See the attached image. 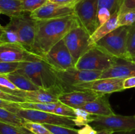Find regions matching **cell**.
<instances>
[{
  "label": "cell",
  "mask_w": 135,
  "mask_h": 134,
  "mask_svg": "<svg viewBox=\"0 0 135 134\" xmlns=\"http://www.w3.org/2000/svg\"><path fill=\"white\" fill-rule=\"evenodd\" d=\"M21 63H5L0 62V75H7L18 69Z\"/></svg>",
  "instance_id": "33"
},
{
  "label": "cell",
  "mask_w": 135,
  "mask_h": 134,
  "mask_svg": "<svg viewBox=\"0 0 135 134\" xmlns=\"http://www.w3.org/2000/svg\"><path fill=\"white\" fill-rule=\"evenodd\" d=\"M63 39L71 53L75 64L82 55L92 45L90 42V35L80 25L73 28Z\"/></svg>",
  "instance_id": "8"
},
{
  "label": "cell",
  "mask_w": 135,
  "mask_h": 134,
  "mask_svg": "<svg viewBox=\"0 0 135 134\" xmlns=\"http://www.w3.org/2000/svg\"><path fill=\"white\" fill-rule=\"evenodd\" d=\"M0 13L11 18L25 13L21 0H0Z\"/></svg>",
  "instance_id": "21"
},
{
  "label": "cell",
  "mask_w": 135,
  "mask_h": 134,
  "mask_svg": "<svg viewBox=\"0 0 135 134\" xmlns=\"http://www.w3.org/2000/svg\"><path fill=\"white\" fill-rule=\"evenodd\" d=\"M121 0H98V9L101 8H106L112 14L116 12H119Z\"/></svg>",
  "instance_id": "28"
},
{
  "label": "cell",
  "mask_w": 135,
  "mask_h": 134,
  "mask_svg": "<svg viewBox=\"0 0 135 134\" xmlns=\"http://www.w3.org/2000/svg\"><path fill=\"white\" fill-rule=\"evenodd\" d=\"M1 43H20L19 37L17 28L14 22L12 20L9 21V23L4 26L3 33L1 39Z\"/></svg>",
  "instance_id": "22"
},
{
  "label": "cell",
  "mask_w": 135,
  "mask_h": 134,
  "mask_svg": "<svg viewBox=\"0 0 135 134\" xmlns=\"http://www.w3.org/2000/svg\"><path fill=\"white\" fill-rule=\"evenodd\" d=\"M74 14V7L47 1L35 11L30 13L36 20H43L60 18Z\"/></svg>",
  "instance_id": "14"
},
{
  "label": "cell",
  "mask_w": 135,
  "mask_h": 134,
  "mask_svg": "<svg viewBox=\"0 0 135 134\" xmlns=\"http://www.w3.org/2000/svg\"><path fill=\"white\" fill-rule=\"evenodd\" d=\"M60 91L55 89H39L35 91H25L24 98L30 102L53 103L59 102L58 96L61 93Z\"/></svg>",
  "instance_id": "18"
},
{
  "label": "cell",
  "mask_w": 135,
  "mask_h": 134,
  "mask_svg": "<svg viewBox=\"0 0 135 134\" xmlns=\"http://www.w3.org/2000/svg\"><path fill=\"white\" fill-rule=\"evenodd\" d=\"M0 122L16 127H22L26 121L18 116L17 114L0 107Z\"/></svg>",
  "instance_id": "23"
},
{
  "label": "cell",
  "mask_w": 135,
  "mask_h": 134,
  "mask_svg": "<svg viewBox=\"0 0 135 134\" xmlns=\"http://www.w3.org/2000/svg\"><path fill=\"white\" fill-rule=\"evenodd\" d=\"M14 22L19 37L20 43L30 51L36 33V20L30 14L25 13L10 18Z\"/></svg>",
  "instance_id": "12"
},
{
  "label": "cell",
  "mask_w": 135,
  "mask_h": 134,
  "mask_svg": "<svg viewBox=\"0 0 135 134\" xmlns=\"http://www.w3.org/2000/svg\"><path fill=\"white\" fill-rule=\"evenodd\" d=\"M25 13H32L43 6L48 0H21Z\"/></svg>",
  "instance_id": "27"
},
{
  "label": "cell",
  "mask_w": 135,
  "mask_h": 134,
  "mask_svg": "<svg viewBox=\"0 0 135 134\" xmlns=\"http://www.w3.org/2000/svg\"><path fill=\"white\" fill-rule=\"evenodd\" d=\"M3 30H4V26L0 25V43H1V36H2L3 33Z\"/></svg>",
  "instance_id": "46"
},
{
  "label": "cell",
  "mask_w": 135,
  "mask_h": 134,
  "mask_svg": "<svg viewBox=\"0 0 135 134\" xmlns=\"http://www.w3.org/2000/svg\"><path fill=\"white\" fill-rule=\"evenodd\" d=\"M130 26H119L94 43L116 58L128 59L127 43Z\"/></svg>",
  "instance_id": "4"
},
{
  "label": "cell",
  "mask_w": 135,
  "mask_h": 134,
  "mask_svg": "<svg viewBox=\"0 0 135 134\" xmlns=\"http://www.w3.org/2000/svg\"><path fill=\"white\" fill-rule=\"evenodd\" d=\"M20 103L21 102H11V101H8L0 99V107L3 108V109L11 112L15 113V114H16L19 109H22Z\"/></svg>",
  "instance_id": "35"
},
{
  "label": "cell",
  "mask_w": 135,
  "mask_h": 134,
  "mask_svg": "<svg viewBox=\"0 0 135 134\" xmlns=\"http://www.w3.org/2000/svg\"><path fill=\"white\" fill-rule=\"evenodd\" d=\"M79 109L94 116H109L115 114L109 103V95H101Z\"/></svg>",
  "instance_id": "17"
},
{
  "label": "cell",
  "mask_w": 135,
  "mask_h": 134,
  "mask_svg": "<svg viewBox=\"0 0 135 134\" xmlns=\"http://www.w3.org/2000/svg\"><path fill=\"white\" fill-rule=\"evenodd\" d=\"M50 2L54 3L59 4L62 5H66V6H70L74 7L78 2L80 0H48Z\"/></svg>",
  "instance_id": "40"
},
{
  "label": "cell",
  "mask_w": 135,
  "mask_h": 134,
  "mask_svg": "<svg viewBox=\"0 0 135 134\" xmlns=\"http://www.w3.org/2000/svg\"><path fill=\"white\" fill-rule=\"evenodd\" d=\"M23 127L34 134H54L41 123L26 121L23 124Z\"/></svg>",
  "instance_id": "30"
},
{
  "label": "cell",
  "mask_w": 135,
  "mask_h": 134,
  "mask_svg": "<svg viewBox=\"0 0 135 134\" xmlns=\"http://www.w3.org/2000/svg\"><path fill=\"white\" fill-rule=\"evenodd\" d=\"M100 95H101L91 90H75L61 93L58 96V100L64 105L77 109L95 100Z\"/></svg>",
  "instance_id": "15"
},
{
  "label": "cell",
  "mask_w": 135,
  "mask_h": 134,
  "mask_svg": "<svg viewBox=\"0 0 135 134\" xmlns=\"http://www.w3.org/2000/svg\"><path fill=\"white\" fill-rule=\"evenodd\" d=\"M41 56L36 55L22 45L18 43H0V62L23 63L36 62L42 60Z\"/></svg>",
  "instance_id": "10"
},
{
  "label": "cell",
  "mask_w": 135,
  "mask_h": 134,
  "mask_svg": "<svg viewBox=\"0 0 135 134\" xmlns=\"http://www.w3.org/2000/svg\"><path fill=\"white\" fill-rule=\"evenodd\" d=\"M43 125L54 134H78V130L75 128L55 125Z\"/></svg>",
  "instance_id": "32"
},
{
  "label": "cell",
  "mask_w": 135,
  "mask_h": 134,
  "mask_svg": "<svg viewBox=\"0 0 135 134\" xmlns=\"http://www.w3.org/2000/svg\"><path fill=\"white\" fill-rule=\"evenodd\" d=\"M102 71L76 69L75 67L63 71L57 70L63 93L73 91L76 85L100 78Z\"/></svg>",
  "instance_id": "6"
},
{
  "label": "cell",
  "mask_w": 135,
  "mask_h": 134,
  "mask_svg": "<svg viewBox=\"0 0 135 134\" xmlns=\"http://www.w3.org/2000/svg\"><path fill=\"white\" fill-rule=\"evenodd\" d=\"M0 134H24L19 127L0 122Z\"/></svg>",
  "instance_id": "34"
},
{
  "label": "cell",
  "mask_w": 135,
  "mask_h": 134,
  "mask_svg": "<svg viewBox=\"0 0 135 134\" xmlns=\"http://www.w3.org/2000/svg\"><path fill=\"white\" fill-rule=\"evenodd\" d=\"M0 99H1L6 100L8 101H11V102H27L25 99L22 98V97H18V96L13 95L9 94L3 91L0 90Z\"/></svg>",
  "instance_id": "37"
},
{
  "label": "cell",
  "mask_w": 135,
  "mask_h": 134,
  "mask_svg": "<svg viewBox=\"0 0 135 134\" xmlns=\"http://www.w3.org/2000/svg\"><path fill=\"white\" fill-rule=\"evenodd\" d=\"M17 72L28 78L40 89H55L63 93L57 70L44 59L21 63Z\"/></svg>",
  "instance_id": "2"
},
{
  "label": "cell",
  "mask_w": 135,
  "mask_h": 134,
  "mask_svg": "<svg viewBox=\"0 0 135 134\" xmlns=\"http://www.w3.org/2000/svg\"><path fill=\"white\" fill-rule=\"evenodd\" d=\"M16 114L27 122H35L41 124L61 126L72 128H75L76 126L74 118L59 116L47 112L21 109L17 112Z\"/></svg>",
  "instance_id": "7"
},
{
  "label": "cell",
  "mask_w": 135,
  "mask_h": 134,
  "mask_svg": "<svg viewBox=\"0 0 135 134\" xmlns=\"http://www.w3.org/2000/svg\"><path fill=\"white\" fill-rule=\"evenodd\" d=\"M135 76V63L131 60L117 58L115 63L103 71L99 79H126Z\"/></svg>",
  "instance_id": "16"
},
{
  "label": "cell",
  "mask_w": 135,
  "mask_h": 134,
  "mask_svg": "<svg viewBox=\"0 0 135 134\" xmlns=\"http://www.w3.org/2000/svg\"><path fill=\"white\" fill-rule=\"evenodd\" d=\"M117 59L94 44L82 55L75 67L79 70L103 72L112 66Z\"/></svg>",
  "instance_id": "3"
},
{
  "label": "cell",
  "mask_w": 135,
  "mask_h": 134,
  "mask_svg": "<svg viewBox=\"0 0 135 134\" xmlns=\"http://www.w3.org/2000/svg\"><path fill=\"white\" fill-rule=\"evenodd\" d=\"M118 15L119 12L113 13L106 22H105L102 26H99L95 30L94 32L90 35V42L92 45L96 43L100 39L119 27L118 22Z\"/></svg>",
  "instance_id": "19"
},
{
  "label": "cell",
  "mask_w": 135,
  "mask_h": 134,
  "mask_svg": "<svg viewBox=\"0 0 135 134\" xmlns=\"http://www.w3.org/2000/svg\"><path fill=\"white\" fill-rule=\"evenodd\" d=\"M118 22L119 26H130L135 23V9L119 13Z\"/></svg>",
  "instance_id": "26"
},
{
  "label": "cell",
  "mask_w": 135,
  "mask_h": 134,
  "mask_svg": "<svg viewBox=\"0 0 135 134\" xmlns=\"http://www.w3.org/2000/svg\"><path fill=\"white\" fill-rule=\"evenodd\" d=\"M54 114H57L63 116L69 117V118H75L76 116V110L73 108H71L67 105L61 102L54 110Z\"/></svg>",
  "instance_id": "31"
},
{
  "label": "cell",
  "mask_w": 135,
  "mask_h": 134,
  "mask_svg": "<svg viewBox=\"0 0 135 134\" xmlns=\"http://www.w3.org/2000/svg\"><path fill=\"white\" fill-rule=\"evenodd\" d=\"M44 60L57 71L75 67V63L63 39L57 43L48 51Z\"/></svg>",
  "instance_id": "11"
},
{
  "label": "cell",
  "mask_w": 135,
  "mask_h": 134,
  "mask_svg": "<svg viewBox=\"0 0 135 134\" xmlns=\"http://www.w3.org/2000/svg\"><path fill=\"white\" fill-rule=\"evenodd\" d=\"M76 110V116L74 118V121L76 124V126L81 127L84 126L86 124H89L92 120V115L89 113L77 109Z\"/></svg>",
  "instance_id": "29"
},
{
  "label": "cell",
  "mask_w": 135,
  "mask_h": 134,
  "mask_svg": "<svg viewBox=\"0 0 135 134\" xmlns=\"http://www.w3.org/2000/svg\"><path fill=\"white\" fill-rule=\"evenodd\" d=\"M98 1L80 0L74 7V14L80 26L92 35L98 28L97 20Z\"/></svg>",
  "instance_id": "9"
},
{
  "label": "cell",
  "mask_w": 135,
  "mask_h": 134,
  "mask_svg": "<svg viewBox=\"0 0 135 134\" xmlns=\"http://www.w3.org/2000/svg\"><path fill=\"white\" fill-rule=\"evenodd\" d=\"M124 80L125 79H98L90 82L76 85L73 91L91 90L100 95H109L115 92L123 91L125 90L123 87Z\"/></svg>",
  "instance_id": "13"
},
{
  "label": "cell",
  "mask_w": 135,
  "mask_h": 134,
  "mask_svg": "<svg viewBox=\"0 0 135 134\" xmlns=\"http://www.w3.org/2000/svg\"><path fill=\"white\" fill-rule=\"evenodd\" d=\"M113 134H135V130H130L127 131H119V132H113Z\"/></svg>",
  "instance_id": "43"
},
{
  "label": "cell",
  "mask_w": 135,
  "mask_h": 134,
  "mask_svg": "<svg viewBox=\"0 0 135 134\" xmlns=\"http://www.w3.org/2000/svg\"><path fill=\"white\" fill-rule=\"evenodd\" d=\"M5 76L20 90L30 91L40 89L28 78L21 74L17 71L8 74Z\"/></svg>",
  "instance_id": "20"
},
{
  "label": "cell",
  "mask_w": 135,
  "mask_h": 134,
  "mask_svg": "<svg viewBox=\"0 0 135 134\" xmlns=\"http://www.w3.org/2000/svg\"><path fill=\"white\" fill-rule=\"evenodd\" d=\"M60 104V101L57 102H53V103H38V102H21L20 105H21L22 109H32V110L54 113V110L56 109L57 106Z\"/></svg>",
  "instance_id": "24"
},
{
  "label": "cell",
  "mask_w": 135,
  "mask_h": 134,
  "mask_svg": "<svg viewBox=\"0 0 135 134\" xmlns=\"http://www.w3.org/2000/svg\"><path fill=\"white\" fill-rule=\"evenodd\" d=\"M127 53L129 60L135 58V23L129 28L127 43Z\"/></svg>",
  "instance_id": "25"
},
{
  "label": "cell",
  "mask_w": 135,
  "mask_h": 134,
  "mask_svg": "<svg viewBox=\"0 0 135 134\" xmlns=\"http://www.w3.org/2000/svg\"><path fill=\"white\" fill-rule=\"evenodd\" d=\"M111 16H112V14L110 11L106 8H101V9H98L97 20L98 27L106 22L110 18Z\"/></svg>",
  "instance_id": "36"
},
{
  "label": "cell",
  "mask_w": 135,
  "mask_h": 134,
  "mask_svg": "<svg viewBox=\"0 0 135 134\" xmlns=\"http://www.w3.org/2000/svg\"><path fill=\"white\" fill-rule=\"evenodd\" d=\"M19 128L24 134H34L32 132H31L30 131H29L28 130H27V129H26L25 127H24L23 126H22V127H19Z\"/></svg>",
  "instance_id": "45"
},
{
  "label": "cell",
  "mask_w": 135,
  "mask_h": 134,
  "mask_svg": "<svg viewBox=\"0 0 135 134\" xmlns=\"http://www.w3.org/2000/svg\"><path fill=\"white\" fill-rule=\"evenodd\" d=\"M1 13H0V15H1Z\"/></svg>",
  "instance_id": "48"
},
{
  "label": "cell",
  "mask_w": 135,
  "mask_h": 134,
  "mask_svg": "<svg viewBox=\"0 0 135 134\" xmlns=\"http://www.w3.org/2000/svg\"><path fill=\"white\" fill-rule=\"evenodd\" d=\"M78 25L79 22L74 14L54 19L36 20V33L30 51L44 59L48 51Z\"/></svg>",
  "instance_id": "1"
},
{
  "label": "cell",
  "mask_w": 135,
  "mask_h": 134,
  "mask_svg": "<svg viewBox=\"0 0 135 134\" xmlns=\"http://www.w3.org/2000/svg\"><path fill=\"white\" fill-rule=\"evenodd\" d=\"M89 124L97 131L104 130L113 132L130 131L135 130V116L115 114L109 116L92 115V120Z\"/></svg>",
  "instance_id": "5"
},
{
  "label": "cell",
  "mask_w": 135,
  "mask_h": 134,
  "mask_svg": "<svg viewBox=\"0 0 135 134\" xmlns=\"http://www.w3.org/2000/svg\"><path fill=\"white\" fill-rule=\"evenodd\" d=\"M135 9V0H121L119 13Z\"/></svg>",
  "instance_id": "38"
},
{
  "label": "cell",
  "mask_w": 135,
  "mask_h": 134,
  "mask_svg": "<svg viewBox=\"0 0 135 134\" xmlns=\"http://www.w3.org/2000/svg\"><path fill=\"white\" fill-rule=\"evenodd\" d=\"M131 61H133V63H135V58H134V59H131Z\"/></svg>",
  "instance_id": "47"
},
{
  "label": "cell",
  "mask_w": 135,
  "mask_h": 134,
  "mask_svg": "<svg viewBox=\"0 0 135 134\" xmlns=\"http://www.w3.org/2000/svg\"><path fill=\"white\" fill-rule=\"evenodd\" d=\"M0 85L5 87L9 88L11 90L14 91H19L18 89L6 77L5 75H0Z\"/></svg>",
  "instance_id": "39"
},
{
  "label": "cell",
  "mask_w": 135,
  "mask_h": 134,
  "mask_svg": "<svg viewBox=\"0 0 135 134\" xmlns=\"http://www.w3.org/2000/svg\"><path fill=\"white\" fill-rule=\"evenodd\" d=\"M96 133L97 131L90 124L85 125L83 128L78 130V134H96Z\"/></svg>",
  "instance_id": "41"
},
{
  "label": "cell",
  "mask_w": 135,
  "mask_h": 134,
  "mask_svg": "<svg viewBox=\"0 0 135 134\" xmlns=\"http://www.w3.org/2000/svg\"><path fill=\"white\" fill-rule=\"evenodd\" d=\"M113 131H110V130H100V131H98L96 134H113Z\"/></svg>",
  "instance_id": "44"
},
{
  "label": "cell",
  "mask_w": 135,
  "mask_h": 134,
  "mask_svg": "<svg viewBox=\"0 0 135 134\" xmlns=\"http://www.w3.org/2000/svg\"><path fill=\"white\" fill-rule=\"evenodd\" d=\"M134 116H135V115H134Z\"/></svg>",
  "instance_id": "49"
},
{
  "label": "cell",
  "mask_w": 135,
  "mask_h": 134,
  "mask_svg": "<svg viewBox=\"0 0 135 134\" xmlns=\"http://www.w3.org/2000/svg\"><path fill=\"white\" fill-rule=\"evenodd\" d=\"M123 87L124 89L135 87V76L125 79L123 81Z\"/></svg>",
  "instance_id": "42"
}]
</instances>
